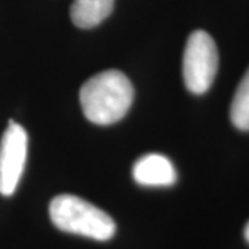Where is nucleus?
Wrapping results in <instances>:
<instances>
[{"label":"nucleus","instance_id":"nucleus-5","mask_svg":"<svg viewBox=\"0 0 249 249\" xmlns=\"http://www.w3.org/2000/svg\"><path fill=\"white\" fill-rule=\"evenodd\" d=\"M133 178L144 187H169L176 183L178 172L165 155L147 154L134 162Z\"/></svg>","mask_w":249,"mask_h":249},{"label":"nucleus","instance_id":"nucleus-4","mask_svg":"<svg viewBox=\"0 0 249 249\" xmlns=\"http://www.w3.org/2000/svg\"><path fill=\"white\" fill-rule=\"evenodd\" d=\"M28 154V134L25 129L9 121L0 140V194L13 196L24 173Z\"/></svg>","mask_w":249,"mask_h":249},{"label":"nucleus","instance_id":"nucleus-6","mask_svg":"<svg viewBox=\"0 0 249 249\" xmlns=\"http://www.w3.org/2000/svg\"><path fill=\"white\" fill-rule=\"evenodd\" d=\"M115 0H73L71 19L78 28L90 29L100 25L114 10Z\"/></svg>","mask_w":249,"mask_h":249},{"label":"nucleus","instance_id":"nucleus-7","mask_svg":"<svg viewBox=\"0 0 249 249\" xmlns=\"http://www.w3.org/2000/svg\"><path fill=\"white\" fill-rule=\"evenodd\" d=\"M230 118L240 130H249V70L241 79L232 98Z\"/></svg>","mask_w":249,"mask_h":249},{"label":"nucleus","instance_id":"nucleus-8","mask_svg":"<svg viewBox=\"0 0 249 249\" xmlns=\"http://www.w3.org/2000/svg\"><path fill=\"white\" fill-rule=\"evenodd\" d=\"M244 235H245V240L249 242V222L247 223V226H245V230H244Z\"/></svg>","mask_w":249,"mask_h":249},{"label":"nucleus","instance_id":"nucleus-2","mask_svg":"<svg viewBox=\"0 0 249 249\" xmlns=\"http://www.w3.org/2000/svg\"><path fill=\"white\" fill-rule=\"evenodd\" d=\"M49 213L54 226L61 231L97 241H108L115 235L116 226L112 217L76 196L61 194L53 198Z\"/></svg>","mask_w":249,"mask_h":249},{"label":"nucleus","instance_id":"nucleus-1","mask_svg":"<svg viewBox=\"0 0 249 249\" xmlns=\"http://www.w3.org/2000/svg\"><path fill=\"white\" fill-rule=\"evenodd\" d=\"M130 79L118 70L98 72L79 90L82 111L90 122L107 126L119 122L133 104Z\"/></svg>","mask_w":249,"mask_h":249},{"label":"nucleus","instance_id":"nucleus-3","mask_svg":"<svg viewBox=\"0 0 249 249\" xmlns=\"http://www.w3.org/2000/svg\"><path fill=\"white\" fill-rule=\"evenodd\" d=\"M219 68L216 43L205 31H194L188 36L183 54V79L188 91L204 94L211 89Z\"/></svg>","mask_w":249,"mask_h":249}]
</instances>
